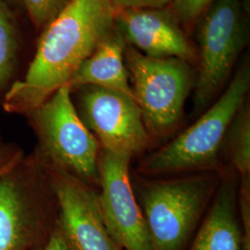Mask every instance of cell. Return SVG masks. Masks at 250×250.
<instances>
[{"label":"cell","instance_id":"cell-1","mask_svg":"<svg viewBox=\"0 0 250 250\" xmlns=\"http://www.w3.org/2000/svg\"><path fill=\"white\" fill-rule=\"evenodd\" d=\"M110 0H72L44 28L25 77L4 99L9 112L30 113L70 83L81 65L114 29Z\"/></svg>","mask_w":250,"mask_h":250},{"label":"cell","instance_id":"cell-2","mask_svg":"<svg viewBox=\"0 0 250 250\" xmlns=\"http://www.w3.org/2000/svg\"><path fill=\"white\" fill-rule=\"evenodd\" d=\"M250 87V62L245 60L220 99L194 125L146 158L138 172L161 176L217 169L227 130L247 101Z\"/></svg>","mask_w":250,"mask_h":250},{"label":"cell","instance_id":"cell-3","mask_svg":"<svg viewBox=\"0 0 250 250\" xmlns=\"http://www.w3.org/2000/svg\"><path fill=\"white\" fill-rule=\"evenodd\" d=\"M218 177L203 172L155 180L139 187V206L153 250H181L212 194Z\"/></svg>","mask_w":250,"mask_h":250},{"label":"cell","instance_id":"cell-4","mask_svg":"<svg viewBox=\"0 0 250 250\" xmlns=\"http://www.w3.org/2000/svg\"><path fill=\"white\" fill-rule=\"evenodd\" d=\"M71 91L64 85L29 113L39 142L37 157L89 185L99 184L101 148L74 107Z\"/></svg>","mask_w":250,"mask_h":250},{"label":"cell","instance_id":"cell-5","mask_svg":"<svg viewBox=\"0 0 250 250\" xmlns=\"http://www.w3.org/2000/svg\"><path fill=\"white\" fill-rule=\"evenodd\" d=\"M195 109L212 101L248 45L249 27L240 0H214L198 19Z\"/></svg>","mask_w":250,"mask_h":250},{"label":"cell","instance_id":"cell-6","mask_svg":"<svg viewBox=\"0 0 250 250\" xmlns=\"http://www.w3.org/2000/svg\"><path fill=\"white\" fill-rule=\"evenodd\" d=\"M125 63L133 82L134 99L150 134L163 136L178 125L195 77L189 63L154 59L126 45Z\"/></svg>","mask_w":250,"mask_h":250},{"label":"cell","instance_id":"cell-7","mask_svg":"<svg viewBox=\"0 0 250 250\" xmlns=\"http://www.w3.org/2000/svg\"><path fill=\"white\" fill-rule=\"evenodd\" d=\"M48 183L38 160L23 158L0 177V250H28L42 234Z\"/></svg>","mask_w":250,"mask_h":250},{"label":"cell","instance_id":"cell-8","mask_svg":"<svg viewBox=\"0 0 250 250\" xmlns=\"http://www.w3.org/2000/svg\"><path fill=\"white\" fill-rule=\"evenodd\" d=\"M79 89V115L102 150L132 160L149 146L151 136L134 98L93 85Z\"/></svg>","mask_w":250,"mask_h":250},{"label":"cell","instance_id":"cell-9","mask_svg":"<svg viewBox=\"0 0 250 250\" xmlns=\"http://www.w3.org/2000/svg\"><path fill=\"white\" fill-rule=\"evenodd\" d=\"M45 179L59 208L61 232L72 250H123L107 231L100 212L99 195L89 184L41 161Z\"/></svg>","mask_w":250,"mask_h":250},{"label":"cell","instance_id":"cell-10","mask_svg":"<svg viewBox=\"0 0 250 250\" xmlns=\"http://www.w3.org/2000/svg\"><path fill=\"white\" fill-rule=\"evenodd\" d=\"M131 159L100 149L99 203L107 231L123 250H153L129 175Z\"/></svg>","mask_w":250,"mask_h":250},{"label":"cell","instance_id":"cell-11","mask_svg":"<svg viewBox=\"0 0 250 250\" xmlns=\"http://www.w3.org/2000/svg\"><path fill=\"white\" fill-rule=\"evenodd\" d=\"M114 24L127 45L147 57L197 62V49L170 9L118 10Z\"/></svg>","mask_w":250,"mask_h":250},{"label":"cell","instance_id":"cell-12","mask_svg":"<svg viewBox=\"0 0 250 250\" xmlns=\"http://www.w3.org/2000/svg\"><path fill=\"white\" fill-rule=\"evenodd\" d=\"M126 45L124 37L114 27L74 73L69 83L71 89L93 85L134 98L125 63Z\"/></svg>","mask_w":250,"mask_h":250},{"label":"cell","instance_id":"cell-13","mask_svg":"<svg viewBox=\"0 0 250 250\" xmlns=\"http://www.w3.org/2000/svg\"><path fill=\"white\" fill-rule=\"evenodd\" d=\"M234 180L226 177L190 250H243Z\"/></svg>","mask_w":250,"mask_h":250},{"label":"cell","instance_id":"cell-14","mask_svg":"<svg viewBox=\"0 0 250 250\" xmlns=\"http://www.w3.org/2000/svg\"><path fill=\"white\" fill-rule=\"evenodd\" d=\"M224 142L232 166L240 174L241 179L250 178V103L245 102L239 108L225 135Z\"/></svg>","mask_w":250,"mask_h":250},{"label":"cell","instance_id":"cell-15","mask_svg":"<svg viewBox=\"0 0 250 250\" xmlns=\"http://www.w3.org/2000/svg\"><path fill=\"white\" fill-rule=\"evenodd\" d=\"M16 53L14 28L0 4V89L7 86L13 72Z\"/></svg>","mask_w":250,"mask_h":250},{"label":"cell","instance_id":"cell-16","mask_svg":"<svg viewBox=\"0 0 250 250\" xmlns=\"http://www.w3.org/2000/svg\"><path fill=\"white\" fill-rule=\"evenodd\" d=\"M72 0H23L29 16L37 28H45Z\"/></svg>","mask_w":250,"mask_h":250},{"label":"cell","instance_id":"cell-17","mask_svg":"<svg viewBox=\"0 0 250 250\" xmlns=\"http://www.w3.org/2000/svg\"><path fill=\"white\" fill-rule=\"evenodd\" d=\"M214 0H172L170 9L183 25H191L198 21Z\"/></svg>","mask_w":250,"mask_h":250},{"label":"cell","instance_id":"cell-18","mask_svg":"<svg viewBox=\"0 0 250 250\" xmlns=\"http://www.w3.org/2000/svg\"><path fill=\"white\" fill-rule=\"evenodd\" d=\"M238 207L243 225V250H250V178L241 179Z\"/></svg>","mask_w":250,"mask_h":250},{"label":"cell","instance_id":"cell-19","mask_svg":"<svg viewBox=\"0 0 250 250\" xmlns=\"http://www.w3.org/2000/svg\"><path fill=\"white\" fill-rule=\"evenodd\" d=\"M114 9H164L171 4L172 0H110Z\"/></svg>","mask_w":250,"mask_h":250},{"label":"cell","instance_id":"cell-20","mask_svg":"<svg viewBox=\"0 0 250 250\" xmlns=\"http://www.w3.org/2000/svg\"><path fill=\"white\" fill-rule=\"evenodd\" d=\"M41 250H72L65 240L62 232L58 225L55 227L45 242V246Z\"/></svg>","mask_w":250,"mask_h":250},{"label":"cell","instance_id":"cell-21","mask_svg":"<svg viewBox=\"0 0 250 250\" xmlns=\"http://www.w3.org/2000/svg\"><path fill=\"white\" fill-rule=\"evenodd\" d=\"M22 158L23 157L21 156V153L18 150H11L3 153L0 157V177Z\"/></svg>","mask_w":250,"mask_h":250},{"label":"cell","instance_id":"cell-22","mask_svg":"<svg viewBox=\"0 0 250 250\" xmlns=\"http://www.w3.org/2000/svg\"><path fill=\"white\" fill-rule=\"evenodd\" d=\"M3 153H4V152H1V150H0V157L2 156V154H3Z\"/></svg>","mask_w":250,"mask_h":250}]
</instances>
